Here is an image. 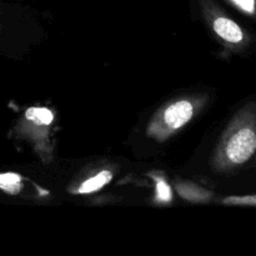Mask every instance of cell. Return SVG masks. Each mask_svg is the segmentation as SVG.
<instances>
[{
    "label": "cell",
    "instance_id": "cell-1",
    "mask_svg": "<svg viewBox=\"0 0 256 256\" xmlns=\"http://www.w3.org/2000/svg\"><path fill=\"white\" fill-rule=\"evenodd\" d=\"M256 158V95L235 112L222 130L212 156V168L216 174L232 175Z\"/></svg>",
    "mask_w": 256,
    "mask_h": 256
},
{
    "label": "cell",
    "instance_id": "cell-2",
    "mask_svg": "<svg viewBox=\"0 0 256 256\" xmlns=\"http://www.w3.org/2000/svg\"><path fill=\"white\" fill-rule=\"evenodd\" d=\"M205 102V96H185L168 102L155 112L149 122L146 135L155 142H166L192 122Z\"/></svg>",
    "mask_w": 256,
    "mask_h": 256
},
{
    "label": "cell",
    "instance_id": "cell-3",
    "mask_svg": "<svg viewBox=\"0 0 256 256\" xmlns=\"http://www.w3.org/2000/svg\"><path fill=\"white\" fill-rule=\"evenodd\" d=\"M202 12L215 36L232 54H246L256 49V35L222 12L212 0H200Z\"/></svg>",
    "mask_w": 256,
    "mask_h": 256
},
{
    "label": "cell",
    "instance_id": "cell-4",
    "mask_svg": "<svg viewBox=\"0 0 256 256\" xmlns=\"http://www.w3.org/2000/svg\"><path fill=\"white\" fill-rule=\"evenodd\" d=\"M176 190L182 199L192 202H206L214 198L212 192L190 182H176Z\"/></svg>",
    "mask_w": 256,
    "mask_h": 256
},
{
    "label": "cell",
    "instance_id": "cell-5",
    "mask_svg": "<svg viewBox=\"0 0 256 256\" xmlns=\"http://www.w3.org/2000/svg\"><path fill=\"white\" fill-rule=\"evenodd\" d=\"M112 172L110 170H102V172H96V174L92 175V178L86 179L85 182H82L76 189V192L80 195L92 194V192L102 189L105 185H108L112 182Z\"/></svg>",
    "mask_w": 256,
    "mask_h": 256
},
{
    "label": "cell",
    "instance_id": "cell-6",
    "mask_svg": "<svg viewBox=\"0 0 256 256\" xmlns=\"http://www.w3.org/2000/svg\"><path fill=\"white\" fill-rule=\"evenodd\" d=\"M155 182V202L158 204H170L172 200V192L164 176H152Z\"/></svg>",
    "mask_w": 256,
    "mask_h": 256
},
{
    "label": "cell",
    "instance_id": "cell-7",
    "mask_svg": "<svg viewBox=\"0 0 256 256\" xmlns=\"http://www.w3.org/2000/svg\"><path fill=\"white\" fill-rule=\"evenodd\" d=\"M22 176L14 172H8V174L0 175V189L10 195L19 194L22 190Z\"/></svg>",
    "mask_w": 256,
    "mask_h": 256
},
{
    "label": "cell",
    "instance_id": "cell-8",
    "mask_svg": "<svg viewBox=\"0 0 256 256\" xmlns=\"http://www.w3.org/2000/svg\"><path fill=\"white\" fill-rule=\"evenodd\" d=\"M222 204L225 206H240V208H256V194L248 195H232L224 198Z\"/></svg>",
    "mask_w": 256,
    "mask_h": 256
},
{
    "label": "cell",
    "instance_id": "cell-9",
    "mask_svg": "<svg viewBox=\"0 0 256 256\" xmlns=\"http://www.w3.org/2000/svg\"><path fill=\"white\" fill-rule=\"evenodd\" d=\"M242 15L256 22V0H225Z\"/></svg>",
    "mask_w": 256,
    "mask_h": 256
},
{
    "label": "cell",
    "instance_id": "cell-10",
    "mask_svg": "<svg viewBox=\"0 0 256 256\" xmlns=\"http://www.w3.org/2000/svg\"><path fill=\"white\" fill-rule=\"evenodd\" d=\"M252 166L256 168V158H255V160H254V164H252Z\"/></svg>",
    "mask_w": 256,
    "mask_h": 256
}]
</instances>
